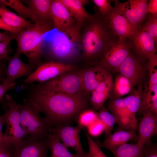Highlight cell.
<instances>
[{
    "label": "cell",
    "mask_w": 157,
    "mask_h": 157,
    "mask_svg": "<svg viewBox=\"0 0 157 157\" xmlns=\"http://www.w3.org/2000/svg\"><path fill=\"white\" fill-rule=\"evenodd\" d=\"M23 87L27 90V98L45 114L44 118L51 128L69 125L86 109L87 102L81 94L72 95L44 91L33 83L24 84Z\"/></svg>",
    "instance_id": "cell-1"
},
{
    "label": "cell",
    "mask_w": 157,
    "mask_h": 157,
    "mask_svg": "<svg viewBox=\"0 0 157 157\" xmlns=\"http://www.w3.org/2000/svg\"><path fill=\"white\" fill-rule=\"evenodd\" d=\"M95 12L81 25L80 40L81 56L90 65H97L105 49L119 39L108 24L106 17L102 15L97 7Z\"/></svg>",
    "instance_id": "cell-2"
},
{
    "label": "cell",
    "mask_w": 157,
    "mask_h": 157,
    "mask_svg": "<svg viewBox=\"0 0 157 157\" xmlns=\"http://www.w3.org/2000/svg\"><path fill=\"white\" fill-rule=\"evenodd\" d=\"M81 25L76 24L74 28L65 31L57 30L48 38L45 39L44 47L53 60L69 64L81 56Z\"/></svg>",
    "instance_id": "cell-3"
},
{
    "label": "cell",
    "mask_w": 157,
    "mask_h": 157,
    "mask_svg": "<svg viewBox=\"0 0 157 157\" xmlns=\"http://www.w3.org/2000/svg\"><path fill=\"white\" fill-rule=\"evenodd\" d=\"M35 25L33 27L22 30L13 37L17 42V51L24 54L29 63L37 67L42 64L41 59L45 39L44 35L55 28L53 24Z\"/></svg>",
    "instance_id": "cell-4"
},
{
    "label": "cell",
    "mask_w": 157,
    "mask_h": 157,
    "mask_svg": "<svg viewBox=\"0 0 157 157\" xmlns=\"http://www.w3.org/2000/svg\"><path fill=\"white\" fill-rule=\"evenodd\" d=\"M19 105L21 126L28 135L38 140L47 137L51 126L44 118L40 116L41 112L36 105L27 98Z\"/></svg>",
    "instance_id": "cell-5"
},
{
    "label": "cell",
    "mask_w": 157,
    "mask_h": 157,
    "mask_svg": "<svg viewBox=\"0 0 157 157\" xmlns=\"http://www.w3.org/2000/svg\"><path fill=\"white\" fill-rule=\"evenodd\" d=\"M4 103L2 105L5 111L6 125L5 133L10 140L13 148L17 147L28 136L21 124L20 113L19 104L9 94L4 97Z\"/></svg>",
    "instance_id": "cell-6"
},
{
    "label": "cell",
    "mask_w": 157,
    "mask_h": 157,
    "mask_svg": "<svg viewBox=\"0 0 157 157\" xmlns=\"http://www.w3.org/2000/svg\"><path fill=\"white\" fill-rule=\"evenodd\" d=\"M40 90L69 95L81 94L83 90L81 72H66L36 85Z\"/></svg>",
    "instance_id": "cell-7"
},
{
    "label": "cell",
    "mask_w": 157,
    "mask_h": 157,
    "mask_svg": "<svg viewBox=\"0 0 157 157\" xmlns=\"http://www.w3.org/2000/svg\"><path fill=\"white\" fill-rule=\"evenodd\" d=\"M131 48L129 42L126 40L119 38L105 49L99 58L98 65L108 71L116 72L129 55Z\"/></svg>",
    "instance_id": "cell-8"
},
{
    "label": "cell",
    "mask_w": 157,
    "mask_h": 157,
    "mask_svg": "<svg viewBox=\"0 0 157 157\" xmlns=\"http://www.w3.org/2000/svg\"><path fill=\"white\" fill-rule=\"evenodd\" d=\"M113 10L125 17L131 24L139 29L147 15L148 0H129L123 3L113 0Z\"/></svg>",
    "instance_id": "cell-9"
},
{
    "label": "cell",
    "mask_w": 157,
    "mask_h": 157,
    "mask_svg": "<svg viewBox=\"0 0 157 157\" xmlns=\"http://www.w3.org/2000/svg\"><path fill=\"white\" fill-rule=\"evenodd\" d=\"M74 67L51 60L42 63L26 78L21 82L24 84L33 83L37 81L42 83L63 74L72 72Z\"/></svg>",
    "instance_id": "cell-10"
},
{
    "label": "cell",
    "mask_w": 157,
    "mask_h": 157,
    "mask_svg": "<svg viewBox=\"0 0 157 157\" xmlns=\"http://www.w3.org/2000/svg\"><path fill=\"white\" fill-rule=\"evenodd\" d=\"M82 128L78 125L75 126L60 125L51 127L50 132L56 134L67 148H71L76 154L88 156V153L83 149L80 141V135Z\"/></svg>",
    "instance_id": "cell-11"
},
{
    "label": "cell",
    "mask_w": 157,
    "mask_h": 157,
    "mask_svg": "<svg viewBox=\"0 0 157 157\" xmlns=\"http://www.w3.org/2000/svg\"><path fill=\"white\" fill-rule=\"evenodd\" d=\"M47 137L41 140L28 136L12 150L10 157H47L49 149Z\"/></svg>",
    "instance_id": "cell-12"
},
{
    "label": "cell",
    "mask_w": 157,
    "mask_h": 157,
    "mask_svg": "<svg viewBox=\"0 0 157 157\" xmlns=\"http://www.w3.org/2000/svg\"><path fill=\"white\" fill-rule=\"evenodd\" d=\"M109 108L119 127L126 131H136L138 129L139 119L133 116L128 109L124 99L114 100L109 105Z\"/></svg>",
    "instance_id": "cell-13"
},
{
    "label": "cell",
    "mask_w": 157,
    "mask_h": 157,
    "mask_svg": "<svg viewBox=\"0 0 157 157\" xmlns=\"http://www.w3.org/2000/svg\"><path fill=\"white\" fill-rule=\"evenodd\" d=\"M129 38L131 48L140 57L149 59L156 54V45L154 40L146 31L140 28Z\"/></svg>",
    "instance_id": "cell-14"
},
{
    "label": "cell",
    "mask_w": 157,
    "mask_h": 157,
    "mask_svg": "<svg viewBox=\"0 0 157 157\" xmlns=\"http://www.w3.org/2000/svg\"><path fill=\"white\" fill-rule=\"evenodd\" d=\"M21 54L17 51L12 56L8 57L7 61L6 76L4 81L9 83H15L17 79L23 77H28L37 67L29 63H26L22 61Z\"/></svg>",
    "instance_id": "cell-15"
},
{
    "label": "cell",
    "mask_w": 157,
    "mask_h": 157,
    "mask_svg": "<svg viewBox=\"0 0 157 157\" xmlns=\"http://www.w3.org/2000/svg\"><path fill=\"white\" fill-rule=\"evenodd\" d=\"M143 58H138L130 52L116 72L127 78L133 86L139 85L144 74Z\"/></svg>",
    "instance_id": "cell-16"
},
{
    "label": "cell",
    "mask_w": 157,
    "mask_h": 157,
    "mask_svg": "<svg viewBox=\"0 0 157 157\" xmlns=\"http://www.w3.org/2000/svg\"><path fill=\"white\" fill-rule=\"evenodd\" d=\"M51 14L55 28L58 31H67L77 24L75 19L60 0H52Z\"/></svg>",
    "instance_id": "cell-17"
},
{
    "label": "cell",
    "mask_w": 157,
    "mask_h": 157,
    "mask_svg": "<svg viewBox=\"0 0 157 157\" xmlns=\"http://www.w3.org/2000/svg\"><path fill=\"white\" fill-rule=\"evenodd\" d=\"M52 0H27L24 2L31 10L32 20L36 25L53 24L51 14Z\"/></svg>",
    "instance_id": "cell-18"
},
{
    "label": "cell",
    "mask_w": 157,
    "mask_h": 157,
    "mask_svg": "<svg viewBox=\"0 0 157 157\" xmlns=\"http://www.w3.org/2000/svg\"><path fill=\"white\" fill-rule=\"evenodd\" d=\"M106 18L110 28L119 39L130 38L138 29L125 17L113 10Z\"/></svg>",
    "instance_id": "cell-19"
},
{
    "label": "cell",
    "mask_w": 157,
    "mask_h": 157,
    "mask_svg": "<svg viewBox=\"0 0 157 157\" xmlns=\"http://www.w3.org/2000/svg\"><path fill=\"white\" fill-rule=\"evenodd\" d=\"M107 71L98 65L81 71L83 90L88 93L94 90L110 74Z\"/></svg>",
    "instance_id": "cell-20"
},
{
    "label": "cell",
    "mask_w": 157,
    "mask_h": 157,
    "mask_svg": "<svg viewBox=\"0 0 157 157\" xmlns=\"http://www.w3.org/2000/svg\"><path fill=\"white\" fill-rule=\"evenodd\" d=\"M143 116L138 125L139 133L137 143L143 145L151 141L157 133V115L148 109L142 113Z\"/></svg>",
    "instance_id": "cell-21"
},
{
    "label": "cell",
    "mask_w": 157,
    "mask_h": 157,
    "mask_svg": "<svg viewBox=\"0 0 157 157\" xmlns=\"http://www.w3.org/2000/svg\"><path fill=\"white\" fill-rule=\"evenodd\" d=\"M113 84L112 76L110 74L91 92L90 102L95 109H100L103 107L105 101L111 97L113 92Z\"/></svg>",
    "instance_id": "cell-22"
},
{
    "label": "cell",
    "mask_w": 157,
    "mask_h": 157,
    "mask_svg": "<svg viewBox=\"0 0 157 157\" xmlns=\"http://www.w3.org/2000/svg\"><path fill=\"white\" fill-rule=\"evenodd\" d=\"M138 137L135 131L120 130L111 134L102 142L97 141L96 143L99 147L109 149L119 147L130 140L137 141Z\"/></svg>",
    "instance_id": "cell-23"
},
{
    "label": "cell",
    "mask_w": 157,
    "mask_h": 157,
    "mask_svg": "<svg viewBox=\"0 0 157 157\" xmlns=\"http://www.w3.org/2000/svg\"><path fill=\"white\" fill-rule=\"evenodd\" d=\"M71 15L76 20L77 24L81 25L92 14L86 10L84 6L88 4V0H60Z\"/></svg>",
    "instance_id": "cell-24"
},
{
    "label": "cell",
    "mask_w": 157,
    "mask_h": 157,
    "mask_svg": "<svg viewBox=\"0 0 157 157\" xmlns=\"http://www.w3.org/2000/svg\"><path fill=\"white\" fill-rule=\"evenodd\" d=\"M0 19L8 26L21 29L31 28L35 25L11 11L2 5H0Z\"/></svg>",
    "instance_id": "cell-25"
},
{
    "label": "cell",
    "mask_w": 157,
    "mask_h": 157,
    "mask_svg": "<svg viewBox=\"0 0 157 157\" xmlns=\"http://www.w3.org/2000/svg\"><path fill=\"white\" fill-rule=\"evenodd\" d=\"M47 138L51 152V155L50 157H88L71 153L68 150L67 148L60 142L58 137L52 132L49 133Z\"/></svg>",
    "instance_id": "cell-26"
},
{
    "label": "cell",
    "mask_w": 157,
    "mask_h": 157,
    "mask_svg": "<svg viewBox=\"0 0 157 157\" xmlns=\"http://www.w3.org/2000/svg\"><path fill=\"white\" fill-rule=\"evenodd\" d=\"M143 146L137 143L135 144L127 143L109 150L115 157H144Z\"/></svg>",
    "instance_id": "cell-27"
},
{
    "label": "cell",
    "mask_w": 157,
    "mask_h": 157,
    "mask_svg": "<svg viewBox=\"0 0 157 157\" xmlns=\"http://www.w3.org/2000/svg\"><path fill=\"white\" fill-rule=\"evenodd\" d=\"M133 86L130 81L121 74L116 77L113 84V100L132 92Z\"/></svg>",
    "instance_id": "cell-28"
},
{
    "label": "cell",
    "mask_w": 157,
    "mask_h": 157,
    "mask_svg": "<svg viewBox=\"0 0 157 157\" xmlns=\"http://www.w3.org/2000/svg\"><path fill=\"white\" fill-rule=\"evenodd\" d=\"M132 92L130 95L124 99L128 109L133 116L135 117L136 113L140 106L143 92L140 85L137 90Z\"/></svg>",
    "instance_id": "cell-29"
},
{
    "label": "cell",
    "mask_w": 157,
    "mask_h": 157,
    "mask_svg": "<svg viewBox=\"0 0 157 157\" xmlns=\"http://www.w3.org/2000/svg\"><path fill=\"white\" fill-rule=\"evenodd\" d=\"M157 101V84L148 83L146 85L140 108L138 111L142 114L152 102Z\"/></svg>",
    "instance_id": "cell-30"
},
{
    "label": "cell",
    "mask_w": 157,
    "mask_h": 157,
    "mask_svg": "<svg viewBox=\"0 0 157 157\" xmlns=\"http://www.w3.org/2000/svg\"><path fill=\"white\" fill-rule=\"evenodd\" d=\"M0 5L8 6L15 11L18 15L26 19H32V13L30 8L23 4L19 0H0Z\"/></svg>",
    "instance_id": "cell-31"
},
{
    "label": "cell",
    "mask_w": 157,
    "mask_h": 157,
    "mask_svg": "<svg viewBox=\"0 0 157 157\" xmlns=\"http://www.w3.org/2000/svg\"><path fill=\"white\" fill-rule=\"evenodd\" d=\"M99 110L97 113L98 115L104 126V131L105 139H106L111 134L114 126L116 123L115 119L113 114L109 112L103 107Z\"/></svg>",
    "instance_id": "cell-32"
},
{
    "label": "cell",
    "mask_w": 157,
    "mask_h": 157,
    "mask_svg": "<svg viewBox=\"0 0 157 157\" xmlns=\"http://www.w3.org/2000/svg\"><path fill=\"white\" fill-rule=\"evenodd\" d=\"M98 118V114L94 111L86 109L79 114L76 121L78 123V125L83 129L85 127H87Z\"/></svg>",
    "instance_id": "cell-33"
},
{
    "label": "cell",
    "mask_w": 157,
    "mask_h": 157,
    "mask_svg": "<svg viewBox=\"0 0 157 157\" xmlns=\"http://www.w3.org/2000/svg\"><path fill=\"white\" fill-rule=\"evenodd\" d=\"M145 24L140 28L148 32L153 38L156 45L157 43V14L148 13Z\"/></svg>",
    "instance_id": "cell-34"
},
{
    "label": "cell",
    "mask_w": 157,
    "mask_h": 157,
    "mask_svg": "<svg viewBox=\"0 0 157 157\" xmlns=\"http://www.w3.org/2000/svg\"><path fill=\"white\" fill-rule=\"evenodd\" d=\"M86 135L89 145V150L88 153V157H107L102 151L100 147L97 144L88 133L83 129Z\"/></svg>",
    "instance_id": "cell-35"
},
{
    "label": "cell",
    "mask_w": 157,
    "mask_h": 157,
    "mask_svg": "<svg viewBox=\"0 0 157 157\" xmlns=\"http://www.w3.org/2000/svg\"><path fill=\"white\" fill-rule=\"evenodd\" d=\"M92 1L96 6L98 10L103 16L106 17L113 10L110 0H93Z\"/></svg>",
    "instance_id": "cell-36"
},
{
    "label": "cell",
    "mask_w": 157,
    "mask_h": 157,
    "mask_svg": "<svg viewBox=\"0 0 157 157\" xmlns=\"http://www.w3.org/2000/svg\"><path fill=\"white\" fill-rule=\"evenodd\" d=\"M148 67L150 75L149 83L157 84V56L156 54L149 59Z\"/></svg>",
    "instance_id": "cell-37"
},
{
    "label": "cell",
    "mask_w": 157,
    "mask_h": 157,
    "mask_svg": "<svg viewBox=\"0 0 157 157\" xmlns=\"http://www.w3.org/2000/svg\"><path fill=\"white\" fill-rule=\"evenodd\" d=\"M86 128L89 135L94 137L100 135L105 130L104 126L99 117Z\"/></svg>",
    "instance_id": "cell-38"
},
{
    "label": "cell",
    "mask_w": 157,
    "mask_h": 157,
    "mask_svg": "<svg viewBox=\"0 0 157 157\" xmlns=\"http://www.w3.org/2000/svg\"><path fill=\"white\" fill-rule=\"evenodd\" d=\"M143 151L144 157H157L156 144L152 143L151 141L144 145Z\"/></svg>",
    "instance_id": "cell-39"
},
{
    "label": "cell",
    "mask_w": 157,
    "mask_h": 157,
    "mask_svg": "<svg viewBox=\"0 0 157 157\" xmlns=\"http://www.w3.org/2000/svg\"><path fill=\"white\" fill-rule=\"evenodd\" d=\"M17 83L11 84L4 81L0 84V103L3 105L4 102V96L6 93L9 90H12L15 88V86Z\"/></svg>",
    "instance_id": "cell-40"
},
{
    "label": "cell",
    "mask_w": 157,
    "mask_h": 157,
    "mask_svg": "<svg viewBox=\"0 0 157 157\" xmlns=\"http://www.w3.org/2000/svg\"><path fill=\"white\" fill-rule=\"evenodd\" d=\"M13 39H11L4 42H0V61L7 60L9 57L8 54L10 50L8 47Z\"/></svg>",
    "instance_id": "cell-41"
},
{
    "label": "cell",
    "mask_w": 157,
    "mask_h": 157,
    "mask_svg": "<svg viewBox=\"0 0 157 157\" xmlns=\"http://www.w3.org/2000/svg\"><path fill=\"white\" fill-rule=\"evenodd\" d=\"M0 29L10 32L14 35H16L23 29H18L8 26L0 19Z\"/></svg>",
    "instance_id": "cell-42"
},
{
    "label": "cell",
    "mask_w": 157,
    "mask_h": 157,
    "mask_svg": "<svg viewBox=\"0 0 157 157\" xmlns=\"http://www.w3.org/2000/svg\"><path fill=\"white\" fill-rule=\"evenodd\" d=\"M147 13L157 14V0H149L147 5Z\"/></svg>",
    "instance_id": "cell-43"
},
{
    "label": "cell",
    "mask_w": 157,
    "mask_h": 157,
    "mask_svg": "<svg viewBox=\"0 0 157 157\" xmlns=\"http://www.w3.org/2000/svg\"><path fill=\"white\" fill-rule=\"evenodd\" d=\"M5 59L0 61V82L3 83L5 80L6 73V61Z\"/></svg>",
    "instance_id": "cell-44"
},
{
    "label": "cell",
    "mask_w": 157,
    "mask_h": 157,
    "mask_svg": "<svg viewBox=\"0 0 157 157\" xmlns=\"http://www.w3.org/2000/svg\"><path fill=\"white\" fill-rule=\"evenodd\" d=\"M13 148L5 144H0V157H10Z\"/></svg>",
    "instance_id": "cell-45"
},
{
    "label": "cell",
    "mask_w": 157,
    "mask_h": 157,
    "mask_svg": "<svg viewBox=\"0 0 157 157\" xmlns=\"http://www.w3.org/2000/svg\"><path fill=\"white\" fill-rule=\"evenodd\" d=\"M13 37L9 34V32L5 31L3 32H0V42L7 41L11 39H13Z\"/></svg>",
    "instance_id": "cell-46"
},
{
    "label": "cell",
    "mask_w": 157,
    "mask_h": 157,
    "mask_svg": "<svg viewBox=\"0 0 157 157\" xmlns=\"http://www.w3.org/2000/svg\"><path fill=\"white\" fill-rule=\"evenodd\" d=\"M6 121L4 115H0V136L2 137H4L6 136L5 133H3L2 131L3 126L5 124Z\"/></svg>",
    "instance_id": "cell-47"
},
{
    "label": "cell",
    "mask_w": 157,
    "mask_h": 157,
    "mask_svg": "<svg viewBox=\"0 0 157 157\" xmlns=\"http://www.w3.org/2000/svg\"><path fill=\"white\" fill-rule=\"evenodd\" d=\"M147 109L155 115H157V101L151 103L149 105Z\"/></svg>",
    "instance_id": "cell-48"
},
{
    "label": "cell",
    "mask_w": 157,
    "mask_h": 157,
    "mask_svg": "<svg viewBox=\"0 0 157 157\" xmlns=\"http://www.w3.org/2000/svg\"><path fill=\"white\" fill-rule=\"evenodd\" d=\"M8 140V137L6 135L4 137H2L0 136V144L7 142Z\"/></svg>",
    "instance_id": "cell-49"
}]
</instances>
